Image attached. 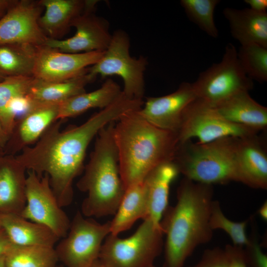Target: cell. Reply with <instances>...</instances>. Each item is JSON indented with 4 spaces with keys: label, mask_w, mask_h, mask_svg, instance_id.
<instances>
[{
    "label": "cell",
    "mask_w": 267,
    "mask_h": 267,
    "mask_svg": "<svg viewBox=\"0 0 267 267\" xmlns=\"http://www.w3.org/2000/svg\"><path fill=\"white\" fill-rule=\"evenodd\" d=\"M163 234L160 225L145 219L127 238L108 234L98 259L108 267H151L162 252Z\"/></svg>",
    "instance_id": "cell-6"
},
{
    "label": "cell",
    "mask_w": 267,
    "mask_h": 267,
    "mask_svg": "<svg viewBox=\"0 0 267 267\" xmlns=\"http://www.w3.org/2000/svg\"><path fill=\"white\" fill-rule=\"evenodd\" d=\"M238 137L228 136L200 144H179L173 162L184 178L204 184L240 182L236 156Z\"/></svg>",
    "instance_id": "cell-5"
},
{
    "label": "cell",
    "mask_w": 267,
    "mask_h": 267,
    "mask_svg": "<svg viewBox=\"0 0 267 267\" xmlns=\"http://www.w3.org/2000/svg\"><path fill=\"white\" fill-rule=\"evenodd\" d=\"M34 79V77H5L0 82V122L8 137L14 127L8 115V105L14 98L29 92Z\"/></svg>",
    "instance_id": "cell-29"
},
{
    "label": "cell",
    "mask_w": 267,
    "mask_h": 267,
    "mask_svg": "<svg viewBox=\"0 0 267 267\" xmlns=\"http://www.w3.org/2000/svg\"><path fill=\"white\" fill-rule=\"evenodd\" d=\"M97 0H89L84 12L73 22L75 35L65 40L48 38L44 45L67 53L105 51L112 39L109 24L94 12Z\"/></svg>",
    "instance_id": "cell-13"
},
{
    "label": "cell",
    "mask_w": 267,
    "mask_h": 267,
    "mask_svg": "<svg viewBox=\"0 0 267 267\" xmlns=\"http://www.w3.org/2000/svg\"><path fill=\"white\" fill-rule=\"evenodd\" d=\"M115 123L103 127L96 135L93 150L76 184L80 191L87 193L80 211L87 218L115 215L126 191L113 136Z\"/></svg>",
    "instance_id": "cell-4"
},
{
    "label": "cell",
    "mask_w": 267,
    "mask_h": 267,
    "mask_svg": "<svg viewBox=\"0 0 267 267\" xmlns=\"http://www.w3.org/2000/svg\"><path fill=\"white\" fill-rule=\"evenodd\" d=\"M0 267H6L5 256H2L0 257Z\"/></svg>",
    "instance_id": "cell-42"
},
{
    "label": "cell",
    "mask_w": 267,
    "mask_h": 267,
    "mask_svg": "<svg viewBox=\"0 0 267 267\" xmlns=\"http://www.w3.org/2000/svg\"><path fill=\"white\" fill-rule=\"evenodd\" d=\"M44 10L40 0L13 1L0 18V45H44L48 38L39 23Z\"/></svg>",
    "instance_id": "cell-12"
},
{
    "label": "cell",
    "mask_w": 267,
    "mask_h": 267,
    "mask_svg": "<svg viewBox=\"0 0 267 267\" xmlns=\"http://www.w3.org/2000/svg\"><path fill=\"white\" fill-rule=\"evenodd\" d=\"M236 156L240 182L253 188H267V148L265 138L255 134L237 140Z\"/></svg>",
    "instance_id": "cell-16"
},
{
    "label": "cell",
    "mask_w": 267,
    "mask_h": 267,
    "mask_svg": "<svg viewBox=\"0 0 267 267\" xmlns=\"http://www.w3.org/2000/svg\"><path fill=\"white\" fill-rule=\"evenodd\" d=\"M196 98L192 83L182 82L171 93L146 98L139 112L153 125L178 133L184 111Z\"/></svg>",
    "instance_id": "cell-15"
},
{
    "label": "cell",
    "mask_w": 267,
    "mask_h": 267,
    "mask_svg": "<svg viewBox=\"0 0 267 267\" xmlns=\"http://www.w3.org/2000/svg\"><path fill=\"white\" fill-rule=\"evenodd\" d=\"M244 2L250 6V9L257 12H267V0H245Z\"/></svg>",
    "instance_id": "cell-37"
},
{
    "label": "cell",
    "mask_w": 267,
    "mask_h": 267,
    "mask_svg": "<svg viewBox=\"0 0 267 267\" xmlns=\"http://www.w3.org/2000/svg\"><path fill=\"white\" fill-rule=\"evenodd\" d=\"M110 233V221L100 223L77 211L66 235L54 247L59 261L65 267H90Z\"/></svg>",
    "instance_id": "cell-9"
},
{
    "label": "cell",
    "mask_w": 267,
    "mask_h": 267,
    "mask_svg": "<svg viewBox=\"0 0 267 267\" xmlns=\"http://www.w3.org/2000/svg\"><path fill=\"white\" fill-rule=\"evenodd\" d=\"M249 219L242 222H234L227 219L221 209L217 200H213L211 205L209 224L211 228L222 229L231 238L233 245L244 247L248 242L246 227Z\"/></svg>",
    "instance_id": "cell-32"
},
{
    "label": "cell",
    "mask_w": 267,
    "mask_h": 267,
    "mask_svg": "<svg viewBox=\"0 0 267 267\" xmlns=\"http://www.w3.org/2000/svg\"><path fill=\"white\" fill-rule=\"evenodd\" d=\"M139 109L124 114L113 129L125 189L142 182L161 165L173 162L179 145L177 133L153 125L141 116Z\"/></svg>",
    "instance_id": "cell-3"
},
{
    "label": "cell",
    "mask_w": 267,
    "mask_h": 267,
    "mask_svg": "<svg viewBox=\"0 0 267 267\" xmlns=\"http://www.w3.org/2000/svg\"><path fill=\"white\" fill-rule=\"evenodd\" d=\"M122 90L112 79L108 78L98 89L74 96L59 105L57 120L80 115L93 108L103 109L121 95Z\"/></svg>",
    "instance_id": "cell-25"
},
{
    "label": "cell",
    "mask_w": 267,
    "mask_h": 267,
    "mask_svg": "<svg viewBox=\"0 0 267 267\" xmlns=\"http://www.w3.org/2000/svg\"><path fill=\"white\" fill-rule=\"evenodd\" d=\"M138 107L137 101L122 93L113 103L80 125L61 131L64 120H57L33 146L24 148L16 158L27 171H34L40 178L47 174L59 205L69 206L74 197L73 182L84 171V159L91 140L103 127Z\"/></svg>",
    "instance_id": "cell-1"
},
{
    "label": "cell",
    "mask_w": 267,
    "mask_h": 267,
    "mask_svg": "<svg viewBox=\"0 0 267 267\" xmlns=\"http://www.w3.org/2000/svg\"><path fill=\"white\" fill-rule=\"evenodd\" d=\"M59 261L54 247L14 244L5 255L6 267H56Z\"/></svg>",
    "instance_id": "cell-28"
},
{
    "label": "cell",
    "mask_w": 267,
    "mask_h": 267,
    "mask_svg": "<svg viewBox=\"0 0 267 267\" xmlns=\"http://www.w3.org/2000/svg\"><path fill=\"white\" fill-rule=\"evenodd\" d=\"M104 52L67 53L46 45L37 46L33 77L47 82L72 79L86 72L101 58Z\"/></svg>",
    "instance_id": "cell-14"
},
{
    "label": "cell",
    "mask_w": 267,
    "mask_h": 267,
    "mask_svg": "<svg viewBox=\"0 0 267 267\" xmlns=\"http://www.w3.org/2000/svg\"><path fill=\"white\" fill-rule=\"evenodd\" d=\"M151 267H155L154 266V265H153V266H152Z\"/></svg>",
    "instance_id": "cell-44"
},
{
    "label": "cell",
    "mask_w": 267,
    "mask_h": 267,
    "mask_svg": "<svg viewBox=\"0 0 267 267\" xmlns=\"http://www.w3.org/2000/svg\"><path fill=\"white\" fill-rule=\"evenodd\" d=\"M260 216L265 221H267V202L266 201L258 210Z\"/></svg>",
    "instance_id": "cell-38"
},
{
    "label": "cell",
    "mask_w": 267,
    "mask_h": 267,
    "mask_svg": "<svg viewBox=\"0 0 267 267\" xmlns=\"http://www.w3.org/2000/svg\"><path fill=\"white\" fill-rule=\"evenodd\" d=\"M222 117L258 132L267 128V108L243 91L211 105Z\"/></svg>",
    "instance_id": "cell-17"
},
{
    "label": "cell",
    "mask_w": 267,
    "mask_h": 267,
    "mask_svg": "<svg viewBox=\"0 0 267 267\" xmlns=\"http://www.w3.org/2000/svg\"><path fill=\"white\" fill-rule=\"evenodd\" d=\"M192 85L196 98L213 105L238 92L249 91L254 83L243 70L236 47L229 43L221 61L201 72Z\"/></svg>",
    "instance_id": "cell-8"
},
{
    "label": "cell",
    "mask_w": 267,
    "mask_h": 267,
    "mask_svg": "<svg viewBox=\"0 0 267 267\" xmlns=\"http://www.w3.org/2000/svg\"><path fill=\"white\" fill-rule=\"evenodd\" d=\"M251 232L248 242L244 248L245 257L248 267H267V256L263 252L259 242V235L254 216L250 217Z\"/></svg>",
    "instance_id": "cell-33"
},
{
    "label": "cell",
    "mask_w": 267,
    "mask_h": 267,
    "mask_svg": "<svg viewBox=\"0 0 267 267\" xmlns=\"http://www.w3.org/2000/svg\"><path fill=\"white\" fill-rule=\"evenodd\" d=\"M219 0H181L189 19L210 37L217 38L219 31L214 21V11Z\"/></svg>",
    "instance_id": "cell-30"
},
{
    "label": "cell",
    "mask_w": 267,
    "mask_h": 267,
    "mask_svg": "<svg viewBox=\"0 0 267 267\" xmlns=\"http://www.w3.org/2000/svg\"><path fill=\"white\" fill-rule=\"evenodd\" d=\"M59 105L36 103L28 112L16 120L11 134L16 151L36 142L45 130L57 120Z\"/></svg>",
    "instance_id": "cell-19"
},
{
    "label": "cell",
    "mask_w": 267,
    "mask_h": 267,
    "mask_svg": "<svg viewBox=\"0 0 267 267\" xmlns=\"http://www.w3.org/2000/svg\"><path fill=\"white\" fill-rule=\"evenodd\" d=\"M40 2L45 10L39 21L41 29L48 38L59 40L85 10L89 0H40Z\"/></svg>",
    "instance_id": "cell-20"
},
{
    "label": "cell",
    "mask_w": 267,
    "mask_h": 267,
    "mask_svg": "<svg viewBox=\"0 0 267 267\" xmlns=\"http://www.w3.org/2000/svg\"><path fill=\"white\" fill-rule=\"evenodd\" d=\"M179 174L173 162L161 165L153 170L143 181L146 187L148 216L155 224L160 222L168 206L170 187Z\"/></svg>",
    "instance_id": "cell-22"
},
{
    "label": "cell",
    "mask_w": 267,
    "mask_h": 267,
    "mask_svg": "<svg viewBox=\"0 0 267 267\" xmlns=\"http://www.w3.org/2000/svg\"><path fill=\"white\" fill-rule=\"evenodd\" d=\"M27 172L26 203L21 216L48 227L59 239L64 237L71 221L53 193L48 175L44 174L40 178L34 171Z\"/></svg>",
    "instance_id": "cell-11"
},
{
    "label": "cell",
    "mask_w": 267,
    "mask_h": 267,
    "mask_svg": "<svg viewBox=\"0 0 267 267\" xmlns=\"http://www.w3.org/2000/svg\"><path fill=\"white\" fill-rule=\"evenodd\" d=\"M224 249L228 257V267H248L243 247L228 244L225 246Z\"/></svg>",
    "instance_id": "cell-35"
},
{
    "label": "cell",
    "mask_w": 267,
    "mask_h": 267,
    "mask_svg": "<svg viewBox=\"0 0 267 267\" xmlns=\"http://www.w3.org/2000/svg\"><path fill=\"white\" fill-rule=\"evenodd\" d=\"M130 40L123 30L112 34L110 44L101 58L89 67L91 75L102 78L117 75L124 82L122 92L131 99L142 100L145 91L144 72L148 65L143 56L133 57L130 53Z\"/></svg>",
    "instance_id": "cell-7"
},
{
    "label": "cell",
    "mask_w": 267,
    "mask_h": 267,
    "mask_svg": "<svg viewBox=\"0 0 267 267\" xmlns=\"http://www.w3.org/2000/svg\"><path fill=\"white\" fill-rule=\"evenodd\" d=\"M96 78L88 69L83 74L65 81L47 82L35 78L27 95L37 103L60 104L86 92V86Z\"/></svg>",
    "instance_id": "cell-24"
},
{
    "label": "cell",
    "mask_w": 267,
    "mask_h": 267,
    "mask_svg": "<svg viewBox=\"0 0 267 267\" xmlns=\"http://www.w3.org/2000/svg\"><path fill=\"white\" fill-rule=\"evenodd\" d=\"M8 137L4 132L0 122V145L3 146L8 140Z\"/></svg>",
    "instance_id": "cell-40"
},
{
    "label": "cell",
    "mask_w": 267,
    "mask_h": 267,
    "mask_svg": "<svg viewBox=\"0 0 267 267\" xmlns=\"http://www.w3.org/2000/svg\"><path fill=\"white\" fill-rule=\"evenodd\" d=\"M223 14L232 36L241 45L255 44L267 47V12H257L250 8L226 7Z\"/></svg>",
    "instance_id": "cell-21"
},
{
    "label": "cell",
    "mask_w": 267,
    "mask_h": 267,
    "mask_svg": "<svg viewBox=\"0 0 267 267\" xmlns=\"http://www.w3.org/2000/svg\"><path fill=\"white\" fill-rule=\"evenodd\" d=\"M13 245L3 229L0 226V257L5 256Z\"/></svg>",
    "instance_id": "cell-36"
},
{
    "label": "cell",
    "mask_w": 267,
    "mask_h": 267,
    "mask_svg": "<svg viewBox=\"0 0 267 267\" xmlns=\"http://www.w3.org/2000/svg\"><path fill=\"white\" fill-rule=\"evenodd\" d=\"M239 62L247 76L260 83L267 81V47L255 44L241 45Z\"/></svg>",
    "instance_id": "cell-31"
},
{
    "label": "cell",
    "mask_w": 267,
    "mask_h": 267,
    "mask_svg": "<svg viewBox=\"0 0 267 267\" xmlns=\"http://www.w3.org/2000/svg\"><path fill=\"white\" fill-rule=\"evenodd\" d=\"M5 77H4L0 72V82L2 81L4 78Z\"/></svg>",
    "instance_id": "cell-43"
},
{
    "label": "cell",
    "mask_w": 267,
    "mask_h": 267,
    "mask_svg": "<svg viewBox=\"0 0 267 267\" xmlns=\"http://www.w3.org/2000/svg\"><path fill=\"white\" fill-rule=\"evenodd\" d=\"M258 133L227 120L210 105L196 98L184 111L178 135L179 144L193 138L203 144L223 137H243Z\"/></svg>",
    "instance_id": "cell-10"
},
{
    "label": "cell",
    "mask_w": 267,
    "mask_h": 267,
    "mask_svg": "<svg viewBox=\"0 0 267 267\" xmlns=\"http://www.w3.org/2000/svg\"><path fill=\"white\" fill-rule=\"evenodd\" d=\"M148 216V203L144 182L126 189L124 195L110 221V233L118 235L129 229L139 219Z\"/></svg>",
    "instance_id": "cell-26"
},
{
    "label": "cell",
    "mask_w": 267,
    "mask_h": 267,
    "mask_svg": "<svg viewBox=\"0 0 267 267\" xmlns=\"http://www.w3.org/2000/svg\"><path fill=\"white\" fill-rule=\"evenodd\" d=\"M90 267H108L102 262H101L99 259L96 260Z\"/></svg>",
    "instance_id": "cell-41"
},
{
    "label": "cell",
    "mask_w": 267,
    "mask_h": 267,
    "mask_svg": "<svg viewBox=\"0 0 267 267\" xmlns=\"http://www.w3.org/2000/svg\"><path fill=\"white\" fill-rule=\"evenodd\" d=\"M26 171L16 158L0 163V213L21 215L26 203Z\"/></svg>",
    "instance_id": "cell-18"
},
{
    "label": "cell",
    "mask_w": 267,
    "mask_h": 267,
    "mask_svg": "<svg viewBox=\"0 0 267 267\" xmlns=\"http://www.w3.org/2000/svg\"><path fill=\"white\" fill-rule=\"evenodd\" d=\"M56 267H57V266Z\"/></svg>",
    "instance_id": "cell-45"
},
{
    "label": "cell",
    "mask_w": 267,
    "mask_h": 267,
    "mask_svg": "<svg viewBox=\"0 0 267 267\" xmlns=\"http://www.w3.org/2000/svg\"><path fill=\"white\" fill-rule=\"evenodd\" d=\"M0 226L15 245L54 247L60 239L48 227L17 214L0 213Z\"/></svg>",
    "instance_id": "cell-23"
},
{
    "label": "cell",
    "mask_w": 267,
    "mask_h": 267,
    "mask_svg": "<svg viewBox=\"0 0 267 267\" xmlns=\"http://www.w3.org/2000/svg\"><path fill=\"white\" fill-rule=\"evenodd\" d=\"M229 260L224 249L219 247L206 250L200 260L189 267H228Z\"/></svg>",
    "instance_id": "cell-34"
},
{
    "label": "cell",
    "mask_w": 267,
    "mask_h": 267,
    "mask_svg": "<svg viewBox=\"0 0 267 267\" xmlns=\"http://www.w3.org/2000/svg\"><path fill=\"white\" fill-rule=\"evenodd\" d=\"M213 185L184 178L177 192V203L168 206L160 226L166 235L163 267H183L200 245L213 237L209 221L213 200Z\"/></svg>",
    "instance_id": "cell-2"
},
{
    "label": "cell",
    "mask_w": 267,
    "mask_h": 267,
    "mask_svg": "<svg viewBox=\"0 0 267 267\" xmlns=\"http://www.w3.org/2000/svg\"><path fill=\"white\" fill-rule=\"evenodd\" d=\"M13 0H0V16L8 9Z\"/></svg>",
    "instance_id": "cell-39"
},
{
    "label": "cell",
    "mask_w": 267,
    "mask_h": 267,
    "mask_svg": "<svg viewBox=\"0 0 267 267\" xmlns=\"http://www.w3.org/2000/svg\"><path fill=\"white\" fill-rule=\"evenodd\" d=\"M37 47L27 44L0 45V72L4 77H33Z\"/></svg>",
    "instance_id": "cell-27"
}]
</instances>
